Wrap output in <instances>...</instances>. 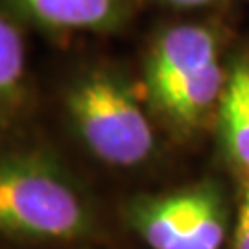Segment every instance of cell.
<instances>
[{
  "label": "cell",
  "mask_w": 249,
  "mask_h": 249,
  "mask_svg": "<svg viewBox=\"0 0 249 249\" xmlns=\"http://www.w3.org/2000/svg\"><path fill=\"white\" fill-rule=\"evenodd\" d=\"M223 32L209 22L164 28L144 59V100L172 135L192 139L216 120L227 80Z\"/></svg>",
  "instance_id": "1"
},
{
  "label": "cell",
  "mask_w": 249,
  "mask_h": 249,
  "mask_svg": "<svg viewBox=\"0 0 249 249\" xmlns=\"http://www.w3.org/2000/svg\"><path fill=\"white\" fill-rule=\"evenodd\" d=\"M65 111L85 150L111 168H141L157 155L155 118L116 69L90 67L80 72L65 90Z\"/></svg>",
  "instance_id": "2"
},
{
  "label": "cell",
  "mask_w": 249,
  "mask_h": 249,
  "mask_svg": "<svg viewBox=\"0 0 249 249\" xmlns=\"http://www.w3.org/2000/svg\"><path fill=\"white\" fill-rule=\"evenodd\" d=\"M92 231L89 199L59 162L43 153L0 155V234L74 242Z\"/></svg>",
  "instance_id": "3"
},
{
  "label": "cell",
  "mask_w": 249,
  "mask_h": 249,
  "mask_svg": "<svg viewBox=\"0 0 249 249\" xmlns=\"http://www.w3.org/2000/svg\"><path fill=\"white\" fill-rule=\"evenodd\" d=\"M124 214L127 227L150 249H223L231 225L225 194L211 181L141 194Z\"/></svg>",
  "instance_id": "4"
},
{
  "label": "cell",
  "mask_w": 249,
  "mask_h": 249,
  "mask_svg": "<svg viewBox=\"0 0 249 249\" xmlns=\"http://www.w3.org/2000/svg\"><path fill=\"white\" fill-rule=\"evenodd\" d=\"M30 22L55 32H115L141 0H2Z\"/></svg>",
  "instance_id": "5"
},
{
  "label": "cell",
  "mask_w": 249,
  "mask_h": 249,
  "mask_svg": "<svg viewBox=\"0 0 249 249\" xmlns=\"http://www.w3.org/2000/svg\"><path fill=\"white\" fill-rule=\"evenodd\" d=\"M214 124L223 153L244 178H249V48L229 59Z\"/></svg>",
  "instance_id": "6"
},
{
  "label": "cell",
  "mask_w": 249,
  "mask_h": 249,
  "mask_svg": "<svg viewBox=\"0 0 249 249\" xmlns=\"http://www.w3.org/2000/svg\"><path fill=\"white\" fill-rule=\"evenodd\" d=\"M26 52L18 30L0 17V102H8L24 80Z\"/></svg>",
  "instance_id": "7"
},
{
  "label": "cell",
  "mask_w": 249,
  "mask_h": 249,
  "mask_svg": "<svg viewBox=\"0 0 249 249\" xmlns=\"http://www.w3.org/2000/svg\"><path fill=\"white\" fill-rule=\"evenodd\" d=\"M232 249H249V178L242 181L240 201L232 222Z\"/></svg>",
  "instance_id": "8"
},
{
  "label": "cell",
  "mask_w": 249,
  "mask_h": 249,
  "mask_svg": "<svg viewBox=\"0 0 249 249\" xmlns=\"http://www.w3.org/2000/svg\"><path fill=\"white\" fill-rule=\"evenodd\" d=\"M159 2L172 9H179V11H201V9L223 6L227 0H159Z\"/></svg>",
  "instance_id": "9"
}]
</instances>
